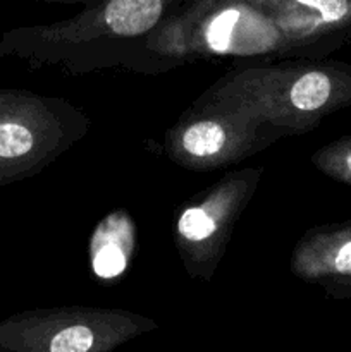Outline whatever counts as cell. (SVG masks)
<instances>
[{
	"instance_id": "cell-7",
	"label": "cell",
	"mask_w": 351,
	"mask_h": 352,
	"mask_svg": "<svg viewBox=\"0 0 351 352\" xmlns=\"http://www.w3.org/2000/svg\"><path fill=\"white\" fill-rule=\"evenodd\" d=\"M277 26L292 57L322 58L351 40V0H248Z\"/></svg>"
},
{
	"instance_id": "cell-9",
	"label": "cell",
	"mask_w": 351,
	"mask_h": 352,
	"mask_svg": "<svg viewBox=\"0 0 351 352\" xmlns=\"http://www.w3.org/2000/svg\"><path fill=\"white\" fill-rule=\"evenodd\" d=\"M136 246V227L126 210L109 213L89 239L92 274L102 280H114L129 265Z\"/></svg>"
},
{
	"instance_id": "cell-2",
	"label": "cell",
	"mask_w": 351,
	"mask_h": 352,
	"mask_svg": "<svg viewBox=\"0 0 351 352\" xmlns=\"http://www.w3.org/2000/svg\"><path fill=\"white\" fill-rule=\"evenodd\" d=\"M195 102L240 110L284 136L306 134L351 107V64L288 57L236 65Z\"/></svg>"
},
{
	"instance_id": "cell-4",
	"label": "cell",
	"mask_w": 351,
	"mask_h": 352,
	"mask_svg": "<svg viewBox=\"0 0 351 352\" xmlns=\"http://www.w3.org/2000/svg\"><path fill=\"white\" fill-rule=\"evenodd\" d=\"M157 329L155 320L127 309H26L0 320V352H110Z\"/></svg>"
},
{
	"instance_id": "cell-8",
	"label": "cell",
	"mask_w": 351,
	"mask_h": 352,
	"mask_svg": "<svg viewBox=\"0 0 351 352\" xmlns=\"http://www.w3.org/2000/svg\"><path fill=\"white\" fill-rule=\"evenodd\" d=\"M289 270L330 299H351V219L306 230L292 250Z\"/></svg>"
},
{
	"instance_id": "cell-10",
	"label": "cell",
	"mask_w": 351,
	"mask_h": 352,
	"mask_svg": "<svg viewBox=\"0 0 351 352\" xmlns=\"http://www.w3.org/2000/svg\"><path fill=\"white\" fill-rule=\"evenodd\" d=\"M310 160L323 175L351 188V134L323 144Z\"/></svg>"
},
{
	"instance_id": "cell-11",
	"label": "cell",
	"mask_w": 351,
	"mask_h": 352,
	"mask_svg": "<svg viewBox=\"0 0 351 352\" xmlns=\"http://www.w3.org/2000/svg\"><path fill=\"white\" fill-rule=\"evenodd\" d=\"M40 2H48V3H92L96 0H40Z\"/></svg>"
},
{
	"instance_id": "cell-5",
	"label": "cell",
	"mask_w": 351,
	"mask_h": 352,
	"mask_svg": "<svg viewBox=\"0 0 351 352\" xmlns=\"http://www.w3.org/2000/svg\"><path fill=\"white\" fill-rule=\"evenodd\" d=\"M281 138L274 126L240 110L193 102L165 131L162 150L186 170L210 172L240 164Z\"/></svg>"
},
{
	"instance_id": "cell-6",
	"label": "cell",
	"mask_w": 351,
	"mask_h": 352,
	"mask_svg": "<svg viewBox=\"0 0 351 352\" xmlns=\"http://www.w3.org/2000/svg\"><path fill=\"white\" fill-rule=\"evenodd\" d=\"M262 167L227 172L206 191L179 206L174 215V246L186 274L212 282L236 222L257 192Z\"/></svg>"
},
{
	"instance_id": "cell-3",
	"label": "cell",
	"mask_w": 351,
	"mask_h": 352,
	"mask_svg": "<svg viewBox=\"0 0 351 352\" xmlns=\"http://www.w3.org/2000/svg\"><path fill=\"white\" fill-rule=\"evenodd\" d=\"M89 127L88 116L61 96L0 88V188L41 174Z\"/></svg>"
},
{
	"instance_id": "cell-1",
	"label": "cell",
	"mask_w": 351,
	"mask_h": 352,
	"mask_svg": "<svg viewBox=\"0 0 351 352\" xmlns=\"http://www.w3.org/2000/svg\"><path fill=\"white\" fill-rule=\"evenodd\" d=\"M184 0H96L69 19L19 26L0 34V60L69 74L133 67L141 40Z\"/></svg>"
}]
</instances>
